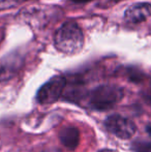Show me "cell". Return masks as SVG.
<instances>
[{"label":"cell","mask_w":151,"mask_h":152,"mask_svg":"<svg viewBox=\"0 0 151 152\" xmlns=\"http://www.w3.org/2000/svg\"><path fill=\"white\" fill-rule=\"evenodd\" d=\"M127 78L133 83H141L145 78V74L142 72L140 68L135 67V66H129L126 69Z\"/></svg>","instance_id":"52a82bcc"},{"label":"cell","mask_w":151,"mask_h":152,"mask_svg":"<svg viewBox=\"0 0 151 152\" xmlns=\"http://www.w3.org/2000/svg\"><path fill=\"white\" fill-rule=\"evenodd\" d=\"M65 87L66 79L63 76H54L38 89L36 100L42 104H54L61 97Z\"/></svg>","instance_id":"3957f363"},{"label":"cell","mask_w":151,"mask_h":152,"mask_svg":"<svg viewBox=\"0 0 151 152\" xmlns=\"http://www.w3.org/2000/svg\"><path fill=\"white\" fill-rule=\"evenodd\" d=\"M131 147L135 152H151V143L145 141H136Z\"/></svg>","instance_id":"ba28073f"},{"label":"cell","mask_w":151,"mask_h":152,"mask_svg":"<svg viewBox=\"0 0 151 152\" xmlns=\"http://www.w3.org/2000/svg\"><path fill=\"white\" fill-rule=\"evenodd\" d=\"M123 89L116 85H101L88 95V104L92 110L108 111L123 98Z\"/></svg>","instance_id":"7a4b0ae2"},{"label":"cell","mask_w":151,"mask_h":152,"mask_svg":"<svg viewBox=\"0 0 151 152\" xmlns=\"http://www.w3.org/2000/svg\"><path fill=\"white\" fill-rule=\"evenodd\" d=\"M59 139L64 147L69 150H75L80 142V132L77 127L67 126L61 129L59 132Z\"/></svg>","instance_id":"8992f818"},{"label":"cell","mask_w":151,"mask_h":152,"mask_svg":"<svg viewBox=\"0 0 151 152\" xmlns=\"http://www.w3.org/2000/svg\"><path fill=\"white\" fill-rule=\"evenodd\" d=\"M151 18L150 2H138L131 4L125 10L124 20L131 24H139Z\"/></svg>","instance_id":"5b68a950"},{"label":"cell","mask_w":151,"mask_h":152,"mask_svg":"<svg viewBox=\"0 0 151 152\" xmlns=\"http://www.w3.org/2000/svg\"><path fill=\"white\" fill-rule=\"evenodd\" d=\"M21 0H0V10L14 7Z\"/></svg>","instance_id":"9c48e42d"},{"label":"cell","mask_w":151,"mask_h":152,"mask_svg":"<svg viewBox=\"0 0 151 152\" xmlns=\"http://www.w3.org/2000/svg\"><path fill=\"white\" fill-rule=\"evenodd\" d=\"M146 129H147V132H148V134H149L150 136H151V125L147 126V128H146Z\"/></svg>","instance_id":"4fadbf2b"},{"label":"cell","mask_w":151,"mask_h":152,"mask_svg":"<svg viewBox=\"0 0 151 152\" xmlns=\"http://www.w3.org/2000/svg\"><path fill=\"white\" fill-rule=\"evenodd\" d=\"M46 152H48V151H46ZM55 152H56V151H55Z\"/></svg>","instance_id":"5bb4252c"},{"label":"cell","mask_w":151,"mask_h":152,"mask_svg":"<svg viewBox=\"0 0 151 152\" xmlns=\"http://www.w3.org/2000/svg\"><path fill=\"white\" fill-rule=\"evenodd\" d=\"M71 1H74L75 3H86V2L92 1V0H71Z\"/></svg>","instance_id":"8fae6325"},{"label":"cell","mask_w":151,"mask_h":152,"mask_svg":"<svg viewBox=\"0 0 151 152\" xmlns=\"http://www.w3.org/2000/svg\"><path fill=\"white\" fill-rule=\"evenodd\" d=\"M98 152H117V151L111 150V149H104V150H101V151H98Z\"/></svg>","instance_id":"7c38bea8"},{"label":"cell","mask_w":151,"mask_h":152,"mask_svg":"<svg viewBox=\"0 0 151 152\" xmlns=\"http://www.w3.org/2000/svg\"><path fill=\"white\" fill-rule=\"evenodd\" d=\"M54 44L57 50L63 54H78L84 46L82 30L74 22L64 23L55 33Z\"/></svg>","instance_id":"6da1fadb"},{"label":"cell","mask_w":151,"mask_h":152,"mask_svg":"<svg viewBox=\"0 0 151 152\" xmlns=\"http://www.w3.org/2000/svg\"><path fill=\"white\" fill-rule=\"evenodd\" d=\"M105 125L108 132L122 140L131 139L137 130V126L133 120L118 114H114L108 117Z\"/></svg>","instance_id":"277c9868"},{"label":"cell","mask_w":151,"mask_h":152,"mask_svg":"<svg viewBox=\"0 0 151 152\" xmlns=\"http://www.w3.org/2000/svg\"><path fill=\"white\" fill-rule=\"evenodd\" d=\"M145 98L146 100L148 102V104L151 106V81H150V87H149V90H148L147 92H146L145 94Z\"/></svg>","instance_id":"30bf717a"}]
</instances>
